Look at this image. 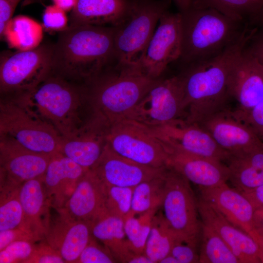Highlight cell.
Here are the masks:
<instances>
[{
	"label": "cell",
	"instance_id": "4fadbf2b",
	"mask_svg": "<svg viewBox=\"0 0 263 263\" xmlns=\"http://www.w3.org/2000/svg\"><path fill=\"white\" fill-rule=\"evenodd\" d=\"M144 126L162 143L170 147L223 162L228 157V153L219 147L207 130L184 119L160 126Z\"/></svg>",
	"mask_w": 263,
	"mask_h": 263
},
{
	"label": "cell",
	"instance_id": "c3c4849f",
	"mask_svg": "<svg viewBox=\"0 0 263 263\" xmlns=\"http://www.w3.org/2000/svg\"><path fill=\"white\" fill-rule=\"evenodd\" d=\"M128 263H153L145 254H133Z\"/></svg>",
	"mask_w": 263,
	"mask_h": 263
},
{
	"label": "cell",
	"instance_id": "836d02e7",
	"mask_svg": "<svg viewBox=\"0 0 263 263\" xmlns=\"http://www.w3.org/2000/svg\"><path fill=\"white\" fill-rule=\"evenodd\" d=\"M229 169L228 181L244 192L263 186V170L228 158L225 161Z\"/></svg>",
	"mask_w": 263,
	"mask_h": 263
},
{
	"label": "cell",
	"instance_id": "4dcf8cb0",
	"mask_svg": "<svg viewBox=\"0 0 263 263\" xmlns=\"http://www.w3.org/2000/svg\"><path fill=\"white\" fill-rule=\"evenodd\" d=\"M199 263H241L224 240L201 222Z\"/></svg>",
	"mask_w": 263,
	"mask_h": 263
},
{
	"label": "cell",
	"instance_id": "1f68e13d",
	"mask_svg": "<svg viewBox=\"0 0 263 263\" xmlns=\"http://www.w3.org/2000/svg\"><path fill=\"white\" fill-rule=\"evenodd\" d=\"M20 186L0 183V231L22 227L23 212L19 196Z\"/></svg>",
	"mask_w": 263,
	"mask_h": 263
},
{
	"label": "cell",
	"instance_id": "816d5d0a",
	"mask_svg": "<svg viewBox=\"0 0 263 263\" xmlns=\"http://www.w3.org/2000/svg\"><path fill=\"white\" fill-rule=\"evenodd\" d=\"M259 20L262 21L263 22V5L262 6V9L260 11L259 15Z\"/></svg>",
	"mask_w": 263,
	"mask_h": 263
},
{
	"label": "cell",
	"instance_id": "7c38bea8",
	"mask_svg": "<svg viewBox=\"0 0 263 263\" xmlns=\"http://www.w3.org/2000/svg\"><path fill=\"white\" fill-rule=\"evenodd\" d=\"M181 38L179 16L167 11L141 57L129 65L136 72L154 79H159L168 66L179 58Z\"/></svg>",
	"mask_w": 263,
	"mask_h": 263
},
{
	"label": "cell",
	"instance_id": "f546056e",
	"mask_svg": "<svg viewBox=\"0 0 263 263\" xmlns=\"http://www.w3.org/2000/svg\"><path fill=\"white\" fill-rule=\"evenodd\" d=\"M200 6L215 9L237 21L253 25L259 21L263 0H194Z\"/></svg>",
	"mask_w": 263,
	"mask_h": 263
},
{
	"label": "cell",
	"instance_id": "5b68a950",
	"mask_svg": "<svg viewBox=\"0 0 263 263\" xmlns=\"http://www.w3.org/2000/svg\"><path fill=\"white\" fill-rule=\"evenodd\" d=\"M16 94L61 137L76 134L92 120L91 105L84 86L53 74L34 89Z\"/></svg>",
	"mask_w": 263,
	"mask_h": 263
},
{
	"label": "cell",
	"instance_id": "ab89813d",
	"mask_svg": "<svg viewBox=\"0 0 263 263\" xmlns=\"http://www.w3.org/2000/svg\"><path fill=\"white\" fill-rule=\"evenodd\" d=\"M60 254L43 239L36 244L34 252L25 263H64Z\"/></svg>",
	"mask_w": 263,
	"mask_h": 263
},
{
	"label": "cell",
	"instance_id": "2e32d148",
	"mask_svg": "<svg viewBox=\"0 0 263 263\" xmlns=\"http://www.w3.org/2000/svg\"><path fill=\"white\" fill-rule=\"evenodd\" d=\"M91 169L106 186L134 188L142 182L162 174L167 167L156 168L137 163L117 154L106 143Z\"/></svg>",
	"mask_w": 263,
	"mask_h": 263
},
{
	"label": "cell",
	"instance_id": "4316f807",
	"mask_svg": "<svg viewBox=\"0 0 263 263\" xmlns=\"http://www.w3.org/2000/svg\"><path fill=\"white\" fill-rule=\"evenodd\" d=\"M42 37L41 25L31 18L20 15L8 22L0 38H4L11 48L25 51L38 46Z\"/></svg>",
	"mask_w": 263,
	"mask_h": 263
},
{
	"label": "cell",
	"instance_id": "ba28073f",
	"mask_svg": "<svg viewBox=\"0 0 263 263\" xmlns=\"http://www.w3.org/2000/svg\"><path fill=\"white\" fill-rule=\"evenodd\" d=\"M54 44L41 43L33 49L1 53V95L34 89L51 73Z\"/></svg>",
	"mask_w": 263,
	"mask_h": 263
},
{
	"label": "cell",
	"instance_id": "277c9868",
	"mask_svg": "<svg viewBox=\"0 0 263 263\" xmlns=\"http://www.w3.org/2000/svg\"><path fill=\"white\" fill-rule=\"evenodd\" d=\"M158 79L117 63L108 68L83 85L91 105V124L107 131L127 118Z\"/></svg>",
	"mask_w": 263,
	"mask_h": 263
},
{
	"label": "cell",
	"instance_id": "7dc6e473",
	"mask_svg": "<svg viewBox=\"0 0 263 263\" xmlns=\"http://www.w3.org/2000/svg\"><path fill=\"white\" fill-rule=\"evenodd\" d=\"M54 4L66 12L72 11L75 6L77 0H52Z\"/></svg>",
	"mask_w": 263,
	"mask_h": 263
},
{
	"label": "cell",
	"instance_id": "9a60e30c",
	"mask_svg": "<svg viewBox=\"0 0 263 263\" xmlns=\"http://www.w3.org/2000/svg\"><path fill=\"white\" fill-rule=\"evenodd\" d=\"M199 125L210 133L228 155L246 152L263 146L261 138L228 109L213 115Z\"/></svg>",
	"mask_w": 263,
	"mask_h": 263
},
{
	"label": "cell",
	"instance_id": "bcb514c9",
	"mask_svg": "<svg viewBox=\"0 0 263 263\" xmlns=\"http://www.w3.org/2000/svg\"><path fill=\"white\" fill-rule=\"evenodd\" d=\"M253 233L263 235V205L255 208Z\"/></svg>",
	"mask_w": 263,
	"mask_h": 263
},
{
	"label": "cell",
	"instance_id": "3957f363",
	"mask_svg": "<svg viewBox=\"0 0 263 263\" xmlns=\"http://www.w3.org/2000/svg\"><path fill=\"white\" fill-rule=\"evenodd\" d=\"M179 16L180 67L215 56L236 42L251 26L194 0H172Z\"/></svg>",
	"mask_w": 263,
	"mask_h": 263
},
{
	"label": "cell",
	"instance_id": "52a82bcc",
	"mask_svg": "<svg viewBox=\"0 0 263 263\" xmlns=\"http://www.w3.org/2000/svg\"><path fill=\"white\" fill-rule=\"evenodd\" d=\"M172 0H130L125 20L114 27V48L118 64L130 65L142 56L161 17Z\"/></svg>",
	"mask_w": 263,
	"mask_h": 263
},
{
	"label": "cell",
	"instance_id": "cb8c5ba5",
	"mask_svg": "<svg viewBox=\"0 0 263 263\" xmlns=\"http://www.w3.org/2000/svg\"><path fill=\"white\" fill-rule=\"evenodd\" d=\"M129 4L130 0H77L69 18V26H117L126 19Z\"/></svg>",
	"mask_w": 263,
	"mask_h": 263
},
{
	"label": "cell",
	"instance_id": "7402d4cb",
	"mask_svg": "<svg viewBox=\"0 0 263 263\" xmlns=\"http://www.w3.org/2000/svg\"><path fill=\"white\" fill-rule=\"evenodd\" d=\"M87 170L58 152L51 156L43 176L51 207H64Z\"/></svg>",
	"mask_w": 263,
	"mask_h": 263
},
{
	"label": "cell",
	"instance_id": "60d3db41",
	"mask_svg": "<svg viewBox=\"0 0 263 263\" xmlns=\"http://www.w3.org/2000/svg\"><path fill=\"white\" fill-rule=\"evenodd\" d=\"M20 240L39 242L41 240L31 232L22 227H17L0 231V250L3 249L11 243Z\"/></svg>",
	"mask_w": 263,
	"mask_h": 263
},
{
	"label": "cell",
	"instance_id": "ee69618b",
	"mask_svg": "<svg viewBox=\"0 0 263 263\" xmlns=\"http://www.w3.org/2000/svg\"><path fill=\"white\" fill-rule=\"evenodd\" d=\"M246 48L263 65V30L258 29L246 45Z\"/></svg>",
	"mask_w": 263,
	"mask_h": 263
},
{
	"label": "cell",
	"instance_id": "603a6c76",
	"mask_svg": "<svg viewBox=\"0 0 263 263\" xmlns=\"http://www.w3.org/2000/svg\"><path fill=\"white\" fill-rule=\"evenodd\" d=\"M19 196L23 212L22 227L40 240L44 239L51 220L49 207L51 206L43 177L21 184Z\"/></svg>",
	"mask_w": 263,
	"mask_h": 263
},
{
	"label": "cell",
	"instance_id": "681fc988",
	"mask_svg": "<svg viewBox=\"0 0 263 263\" xmlns=\"http://www.w3.org/2000/svg\"><path fill=\"white\" fill-rule=\"evenodd\" d=\"M251 236L259 245V249L263 250V235L253 233Z\"/></svg>",
	"mask_w": 263,
	"mask_h": 263
},
{
	"label": "cell",
	"instance_id": "30bf717a",
	"mask_svg": "<svg viewBox=\"0 0 263 263\" xmlns=\"http://www.w3.org/2000/svg\"><path fill=\"white\" fill-rule=\"evenodd\" d=\"M106 139L110 147L123 157L153 168L166 167L168 154L163 144L142 124L123 119L109 127Z\"/></svg>",
	"mask_w": 263,
	"mask_h": 263
},
{
	"label": "cell",
	"instance_id": "f6af8a7d",
	"mask_svg": "<svg viewBox=\"0 0 263 263\" xmlns=\"http://www.w3.org/2000/svg\"><path fill=\"white\" fill-rule=\"evenodd\" d=\"M242 193L249 199L255 208L263 205V186Z\"/></svg>",
	"mask_w": 263,
	"mask_h": 263
},
{
	"label": "cell",
	"instance_id": "5bb4252c",
	"mask_svg": "<svg viewBox=\"0 0 263 263\" xmlns=\"http://www.w3.org/2000/svg\"><path fill=\"white\" fill-rule=\"evenodd\" d=\"M51 157L28 150L9 137L0 136V183L20 186L43 177Z\"/></svg>",
	"mask_w": 263,
	"mask_h": 263
},
{
	"label": "cell",
	"instance_id": "7a4b0ae2",
	"mask_svg": "<svg viewBox=\"0 0 263 263\" xmlns=\"http://www.w3.org/2000/svg\"><path fill=\"white\" fill-rule=\"evenodd\" d=\"M114 27L83 25L59 32L54 44L51 74L85 85L117 63Z\"/></svg>",
	"mask_w": 263,
	"mask_h": 263
},
{
	"label": "cell",
	"instance_id": "b9f144b4",
	"mask_svg": "<svg viewBox=\"0 0 263 263\" xmlns=\"http://www.w3.org/2000/svg\"><path fill=\"white\" fill-rule=\"evenodd\" d=\"M228 158L263 170V146L246 152L229 155Z\"/></svg>",
	"mask_w": 263,
	"mask_h": 263
},
{
	"label": "cell",
	"instance_id": "8fae6325",
	"mask_svg": "<svg viewBox=\"0 0 263 263\" xmlns=\"http://www.w3.org/2000/svg\"><path fill=\"white\" fill-rule=\"evenodd\" d=\"M184 94L178 75L159 78L126 119L147 126H157L181 118L184 114Z\"/></svg>",
	"mask_w": 263,
	"mask_h": 263
},
{
	"label": "cell",
	"instance_id": "7bdbcfd3",
	"mask_svg": "<svg viewBox=\"0 0 263 263\" xmlns=\"http://www.w3.org/2000/svg\"><path fill=\"white\" fill-rule=\"evenodd\" d=\"M21 0H0V37L1 38L4 29L13 18V15Z\"/></svg>",
	"mask_w": 263,
	"mask_h": 263
},
{
	"label": "cell",
	"instance_id": "74e56055",
	"mask_svg": "<svg viewBox=\"0 0 263 263\" xmlns=\"http://www.w3.org/2000/svg\"><path fill=\"white\" fill-rule=\"evenodd\" d=\"M66 11L53 4L47 6L42 16L43 25L46 29L62 32L69 27V19Z\"/></svg>",
	"mask_w": 263,
	"mask_h": 263
},
{
	"label": "cell",
	"instance_id": "f907efd6",
	"mask_svg": "<svg viewBox=\"0 0 263 263\" xmlns=\"http://www.w3.org/2000/svg\"><path fill=\"white\" fill-rule=\"evenodd\" d=\"M159 263H179V262L175 257L169 254L163 258Z\"/></svg>",
	"mask_w": 263,
	"mask_h": 263
},
{
	"label": "cell",
	"instance_id": "8992f818",
	"mask_svg": "<svg viewBox=\"0 0 263 263\" xmlns=\"http://www.w3.org/2000/svg\"><path fill=\"white\" fill-rule=\"evenodd\" d=\"M1 96L0 136L35 152L51 156L58 152L61 136L51 125L18 94Z\"/></svg>",
	"mask_w": 263,
	"mask_h": 263
},
{
	"label": "cell",
	"instance_id": "d6986e66",
	"mask_svg": "<svg viewBox=\"0 0 263 263\" xmlns=\"http://www.w3.org/2000/svg\"><path fill=\"white\" fill-rule=\"evenodd\" d=\"M197 204L201 222L220 235L241 263H261L259 245L250 235L200 197L197 200Z\"/></svg>",
	"mask_w": 263,
	"mask_h": 263
},
{
	"label": "cell",
	"instance_id": "83f0119b",
	"mask_svg": "<svg viewBox=\"0 0 263 263\" xmlns=\"http://www.w3.org/2000/svg\"><path fill=\"white\" fill-rule=\"evenodd\" d=\"M166 170L162 174L142 182L134 188L131 210L127 217L158 210L161 207Z\"/></svg>",
	"mask_w": 263,
	"mask_h": 263
},
{
	"label": "cell",
	"instance_id": "f1b7e54d",
	"mask_svg": "<svg viewBox=\"0 0 263 263\" xmlns=\"http://www.w3.org/2000/svg\"><path fill=\"white\" fill-rule=\"evenodd\" d=\"M178 238L167 223L162 212L153 217L145 254L153 263H158L170 253L172 246Z\"/></svg>",
	"mask_w": 263,
	"mask_h": 263
},
{
	"label": "cell",
	"instance_id": "ffe728a7",
	"mask_svg": "<svg viewBox=\"0 0 263 263\" xmlns=\"http://www.w3.org/2000/svg\"><path fill=\"white\" fill-rule=\"evenodd\" d=\"M57 212L51 218L44 240L65 263H75L92 237L91 222L76 220Z\"/></svg>",
	"mask_w": 263,
	"mask_h": 263
},
{
	"label": "cell",
	"instance_id": "d4e9b609",
	"mask_svg": "<svg viewBox=\"0 0 263 263\" xmlns=\"http://www.w3.org/2000/svg\"><path fill=\"white\" fill-rule=\"evenodd\" d=\"M106 132L88 125L75 134L61 137L58 152L86 169H91L105 145Z\"/></svg>",
	"mask_w": 263,
	"mask_h": 263
},
{
	"label": "cell",
	"instance_id": "d590c367",
	"mask_svg": "<svg viewBox=\"0 0 263 263\" xmlns=\"http://www.w3.org/2000/svg\"><path fill=\"white\" fill-rule=\"evenodd\" d=\"M36 242L20 240L10 244L0 250V263H25L32 255Z\"/></svg>",
	"mask_w": 263,
	"mask_h": 263
},
{
	"label": "cell",
	"instance_id": "9c48e42d",
	"mask_svg": "<svg viewBox=\"0 0 263 263\" xmlns=\"http://www.w3.org/2000/svg\"><path fill=\"white\" fill-rule=\"evenodd\" d=\"M161 207L165 219L178 239L199 243L201 222L190 182L168 167Z\"/></svg>",
	"mask_w": 263,
	"mask_h": 263
},
{
	"label": "cell",
	"instance_id": "d6a6232c",
	"mask_svg": "<svg viewBox=\"0 0 263 263\" xmlns=\"http://www.w3.org/2000/svg\"><path fill=\"white\" fill-rule=\"evenodd\" d=\"M158 210H152L140 215L129 216L124 220V229L132 251L145 254L153 217Z\"/></svg>",
	"mask_w": 263,
	"mask_h": 263
},
{
	"label": "cell",
	"instance_id": "ac0fdd59",
	"mask_svg": "<svg viewBox=\"0 0 263 263\" xmlns=\"http://www.w3.org/2000/svg\"><path fill=\"white\" fill-rule=\"evenodd\" d=\"M163 145L168 154L166 167L179 173L199 188H211L228 181L229 169L223 162Z\"/></svg>",
	"mask_w": 263,
	"mask_h": 263
},
{
	"label": "cell",
	"instance_id": "484cf974",
	"mask_svg": "<svg viewBox=\"0 0 263 263\" xmlns=\"http://www.w3.org/2000/svg\"><path fill=\"white\" fill-rule=\"evenodd\" d=\"M92 236L111 252L117 263H128L134 254L131 249L124 229V220L108 213L92 223Z\"/></svg>",
	"mask_w": 263,
	"mask_h": 263
},
{
	"label": "cell",
	"instance_id": "e0dca14e",
	"mask_svg": "<svg viewBox=\"0 0 263 263\" xmlns=\"http://www.w3.org/2000/svg\"><path fill=\"white\" fill-rule=\"evenodd\" d=\"M106 194V185L93 169H89L64 207L56 210L71 219L93 223L108 213Z\"/></svg>",
	"mask_w": 263,
	"mask_h": 263
},
{
	"label": "cell",
	"instance_id": "f5cc1de1",
	"mask_svg": "<svg viewBox=\"0 0 263 263\" xmlns=\"http://www.w3.org/2000/svg\"><path fill=\"white\" fill-rule=\"evenodd\" d=\"M261 139L263 140V137H262L261 138Z\"/></svg>",
	"mask_w": 263,
	"mask_h": 263
},
{
	"label": "cell",
	"instance_id": "8d00e7d4",
	"mask_svg": "<svg viewBox=\"0 0 263 263\" xmlns=\"http://www.w3.org/2000/svg\"><path fill=\"white\" fill-rule=\"evenodd\" d=\"M93 236L75 263H117L109 250L98 243Z\"/></svg>",
	"mask_w": 263,
	"mask_h": 263
},
{
	"label": "cell",
	"instance_id": "f35d334b",
	"mask_svg": "<svg viewBox=\"0 0 263 263\" xmlns=\"http://www.w3.org/2000/svg\"><path fill=\"white\" fill-rule=\"evenodd\" d=\"M198 244L177 238L172 246L169 254L175 257L179 263H199Z\"/></svg>",
	"mask_w": 263,
	"mask_h": 263
},
{
	"label": "cell",
	"instance_id": "e575fe53",
	"mask_svg": "<svg viewBox=\"0 0 263 263\" xmlns=\"http://www.w3.org/2000/svg\"><path fill=\"white\" fill-rule=\"evenodd\" d=\"M133 189L106 186V207L108 213L124 220L131 210Z\"/></svg>",
	"mask_w": 263,
	"mask_h": 263
},
{
	"label": "cell",
	"instance_id": "6da1fadb",
	"mask_svg": "<svg viewBox=\"0 0 263 263\" xmlns=\"http://www.w3.org/2000/svg\"><path fill=\"white\" fill-rule=\"evenodd\" d=\"M253 34L254 31L249 29L218 55L181 67L178 75L183 87L187 122L200 125L228 109L232 98L229 89L231 71Z\"/></svg>",
	"mask_w": 263,
	"mask_h": 263
},
{
	"label": "cell",
	"instance_id": "44dd1931",
	"mask_svg": "<svg viewBox=\"0 0 263 263\" xmlns=\"http://www.w3.org/2000/svg\"><path fill=\"white\" fill-rule=\"evenodd\" d=\"M200 198L233 224L248 233L254 230L255 208L242 192L226 183L211 188H199Z\"/></svg>",
	"mask_w": 263,
	"mask_h": 263
}]
</instances>
